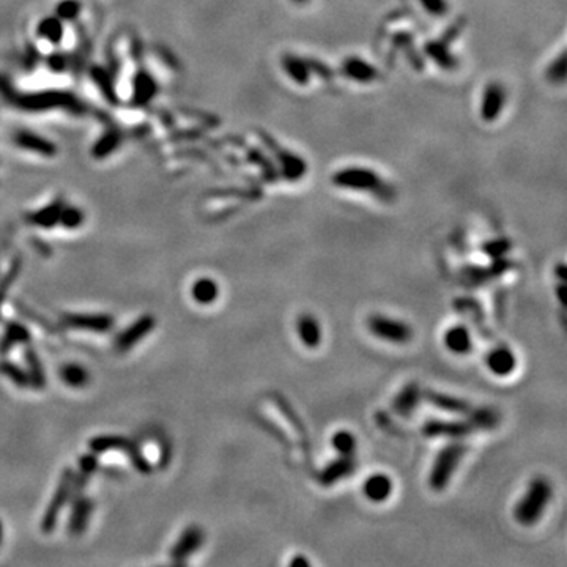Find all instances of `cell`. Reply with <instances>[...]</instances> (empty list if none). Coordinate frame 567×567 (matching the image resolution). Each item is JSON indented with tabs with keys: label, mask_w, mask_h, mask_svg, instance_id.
Wrapping results in <instances>:
<instances>
[{
	"label": "cell",
	"mask_w": 567,
	"mask_h": 567,
	"mask_svg": "<svg viewBox=\"0 0 567 567\" xmlns=\"http://www.w3.org/2000/svg\"><path fill=\"white\" fill-rule=\"evenodd\" d=\"M332 183L339 188L350 189V191L369 192L384 202L394 199V189L384 181L380 175L368 167H345L339 169L332 175Z\"/></svg>",
	"instance_id": "1"
},
{
	"label": "cell",
	"mask_w": 567,
	"mask_h": 567,
	"mask_svg": "<svg viewBox=\"0 0 567 567\" xmlns=\"http://www.w3.org/2000/svg\"><path fill=\"white\" fill-rule=\"evenodd\" d=\"M553 496V487L547 477L538 476L528 484L525 495L514 507V519L523 526L536 525L548 507Z\"/></svg>",
	"instance_id": "2"
},
{
	"label": "cell",
	"mask_w": 567,
	"mask_h": 567,
	"mask_svg": "<svg viewBox=\"0 0 567 567\" xmlns=\"http://www.w3.org/2000/svg\"><path fill=\"white\" fill-rule=\"evenodd\" d=\"M465 454L466 446L463 443H458V441L446 444L443 449H440L430 470V475H428V485H430L432 490L441 491L447 487Z\"/></svg>",
	"instance_id": "3"
},
{
	"label": "cell",
	"mask_w": 567,
	"mask_h": 567,
	"mask_svg": "<svg viewBox=\"0 0 567 567\" xmlns=\"http://www.w3.org/2000/svg\"><path fill=\"white\" fill-rule=\"evenodd\" d=\"M88 447H90V451L93 454H101L107 451H123L126 456H128L131 465L134 466L139 472L148 475V472H151V470H153L134 441L131 438L122 437V435H99V437H94L90 440Z\"/></svg>",
	"instance_id": "4"
},
{
	"label": "cell",
	"mask_w": 567,
	"mask_h": 567,
	"mask_svg": "<svg viewBox=\"0 0 567 567\" xmlns=\"http://www.w3.org/2000/svg\"><path fill=\"white\" fill-rule=\"evenodd\" d=\"M368 328L377 339H382L389 344L403 345L413 339V328L407 321L388 317V315L383 314L370 315L368 320Z\"/></svg>",
	"instance_id": "5"
},
{
	"label": "cell",
	"mask_w": 567,
	"mask_h": 567,
	"mask_svg": "<svg viewBox=\"0 0 567 567\" xmlns=\"http://www.w3.org/2000/svg\"><path fill=\"white\" fill-rule=\"evenodd\" d=\"M73 475H74V471L71 468H65L62 471L59 485H57V489L54 491L52 498H50L46 510H44V515L41 520V529L44 534H50L54 531L57 522H59L62 509L65 507L66 503L69 501V495H71Z\"/></svg>",
	"instance_id": "6"
},
{
	"label": "cell",
	"mask_w": 567,
	"mask_h": 567,
	"mask_svg": "<svg viewBox=\"0 0 567 567\" xmlns=\"http://www.w3.org/2000/svg\"><path fill=\"white\" fill-rule=\"evenodd\" d=\"M62 325L68 330L90 331V332H109L115 320L109 314H73L66 312L60 317Z\"/></svg>",
	"instance_id": "7"
},
{
	"label": "cell",
	"mask_w": 567,
	"mask_h": 567,
	"mask_svg": "<svg viewBox=\"0 0 567 567\" xmlns=\"http://www.w3.org/2000/svg\"><path fill=\"white\" fill-rule=\"evenodd\" d=\"M477 432L476 426L468 418L466 421H443V419H432L428 421L422 427V433L426 437H446V438H462L466 435H471Z\"/></svg>",
	"instance_id": "8"
},
{
	"label": "cell",
	"mask_w": 567,
	"mask_h": 567,
	"mask_svg": "<svg viewBox=\"0 0 567 567\" xmlns=\"http://www.w3.org/2000/svg\"><path fill=\"white\" fill-rule=\"evenodd\" d=\"M263 142H267L270 145V148L274 150L277 162H279L282 178H286L288 181H296L306 174L307 164L304 160H302V158H300L298 155L290 153V151L286 148H282L281 145L276 144L271 137L263 136Z\"/></svg>",
	"instance_id": "9"
},
{
	"label": "cell",
	"mask_w": 567,
	"mask_h": 567,
	"mask_svg": "<svg viewBox=\"0 0 567 567\" xmlns=\"http://www.w3.org/2000/svg\"><path fill=\"white\" fill-rule=\"evenodd\" d=\"M205 540V533L204 529L197 525L188 526L185 531L181 533L180 539L176 540V544L170 550V561L174 564H183L185 561L191 556L192 553H195L202 547Z\"/></svg>",
	"instance_id": "10"
},
{
	"label": "cell",
	"mask_w": 567,
	"mask_h": 567,
	"mask_svg": "<svg viewBox=\"0 0 567 567\" xmlns=\"http://www.w3.org/2000/svg\"><path fill=\"white\" fill-rule=\"evenodd\" d=\"M156 326V318L153 315L145 314L141 318L136 320L128 330L122 331L115 339V350L118 353H126L131 350L136 344L141 342V340L155 330Z\"/></svg>",
	"instance_id": "11"
},
{
	"label": "cell",
	"mask_w": 567,
	"mask_h": 567,
	"mask_svg": "<svg viewBox=\"0 0 567 567\" xmlns=\"http://www.w3.org/2000/svg\"><path fill=\"white\" fill-rule=\"evenodd\" d=\"M506 106V90L500 82H489L485 87L481 103V118L485 123H491L500 118Z\"/></svg>",
	"instance_id": "12"
},
{
	"label": "cell",
	"mask_w": 567,
	"mask_h": 567,
	"mask_svg": "<svg viewBox=\"0 0 567 567\" xmlns=\"http://www.w3.org/2000/svg\"><path fill=\"white\" fill-rule=\"evenodd\" d=\"M340 73L345 79L358 82V84H372L380 79V71L375 66H372L368 60L359 59V57H349L342 63Z\"/></svg>",
	"instance_id": "13"
},
{
	"label": "cell",
	"mask_w": 567,
	"mask_h": 567,
	"mask_svg": "<svg viewBox=\"0 0 567 567\" xmlns=\"http://www.w3.org/2000/svg\"><path fill=\"white\" fill-rule=\"evenodd\" d=\"M487 368L496 377H507L517 368L515 353L507 345H498L487 355Z\"/></svg>",
	"instance_id": "14"
},
{
	"label": "cell",
	"mask_w": 567,
	"mask_h": 567,
	"mask_svg": "<svg viewBox=\"0 0 567 567\" xmlns=\"http://www.w3.org/2000/svg\"><path fill=\"white\" fill-rule=\"evenodd\" d=\"M393 479L384 472H374L363 484V493L372 503H383L393 495Z\"/></svg>",
	"instance_id": "15"
},
{
	"label": "cell",
	"mask_w": 567,
	"mask_h": 567,
	"mask_svg": "<svg viewBox=\"0 0 567 567\" xmlns=\"http://www.w3.org/2000/svg\"><path fill=\"white\" fill-rule=\"evenodd\" d=\"M296 334L301 340V344L307 349H317L323 340V330L318 318L312 314H302L296 321Z\"/></svg>",
	"instance_id": "16"
},
{
	"label": "cell",
	"mask_w": 567,
	"mask_h": 567,
	"mask_svg": "<svg viewBox=\"0 0 567 567\" xmlns=\"http://www.w3.org/2000/svg\"><path fill=\"white\" fill-rule=\"evenodd\" d=\"M71 506L73 507L71 514H69L68 531L71 536H80L85 531L88 520H90L93 510V500L88 496L80 495L79 498H76L74 501H71Z\"/></svg>",
	"instance_id": "17"
},
{
	"label": "cell",
	"mask_w": 567,
	"mask_h": 567,
	"mask_svg": "<svg viewBox=\"0 0 567 567\" xmlns=\"http://www.w3.org/2000/svg\"><path fill=\"white\" fill-rule=\"evenodd\" d=\"M356 468L355 456H339V458L328 463L320 472V482L323 485H332L342 479L349 477Z\"/></svg>",
	"instance_id": "18"
},
{
	"label": "cell",
	"mask_w": 567,
	"mask_h": 567,
	"mask_svg": "<svg viewBox=\"0 0 567 567\" xmlns=\"http://www.w3.org/2000/svg\"><path fill=\"white\" fill-rule=\"evenodd\" d=\"M30 339V331L22 323H19L16 320L5 321L4 336L0 339V353L6 355L18 345H29Z\"/></svg>",
	"instance_id": "19"
},
{
	"label": "cell",
	"mask_w": 567,
	"mask_h": 567,
	"mask_svg": "<svg viewBox=\"0 0 567 567\" xmlns=\"http://www.w3.org/2000/svg\"><path fill=\"white\" fill-rule=\"evenodd\" d=\"M424 397L428 400L430 405L441 410V412H444V413L468 414L472 410L471 405H470V402H466L463 399H458V397H454V396H449V394L435 393V391H426Z\"/></svg>",
	"instance_id": "20"
},
{
	"label": "cell",
	"mask_w": 567,
	"mask_h": 567,
	"mask_svg": "<svg viewBox=\"0 0 567 567\" xmlns=\"http://www.w3.org/2000/svg\"><path fill=\"white\" fill-rule=\"evenodd\" d=\"M444 345L454 355L463 356L468 355L472 350V337L471 332L463 325H456L449 328L444 334Z\"/></svg>",
	"instance_id": "21"
},
{
	"label": "cell",
	"mask_w": 567,
	"mask_h": 567,
	"mask_svg": "<svg viewBox=\"0 0 567 567\" xmlns=\"http://www.w3.org/2000/svg\"><path fill=\"white\" fill-rule=\"evenodd\" d=\"M421 397H422V393H421L418 384L416 383L407 384V386L396 396V399L393 402L394 412L399 416H402V418H408V416H412L414 410L418 408Z\"/></svg>",
	"instance_id": "22"
},
{
	"label": "cell",
	"mask_w": 567,
	"mask_h": 567,
	"mask_svg": "<svg viewBox=\"0 0 567 567\" xmlns=\"http://www.w3.org/2000/svg\"><path fill=\"white\" fill-rule=\"evenodd\" d=\"M282 68L295 84L298 85L309 84V79H311V65H309V62L306 59H302L300 55L286 54L282 57Z\"/></svg>",
	"instance_id": "23"
},
{
	"label": "cell",
	"mask_w": 567,
	"mask_h": 567,
	"mask_svg": "<svg viewBox=\"0 0 567 567\" xmlns=\"http://www.w3.org/2000/svg\"><path fill=\"white\" fill-rule=\"evenodd\" d=\"M24 359L25 364H27V374L30 378V386H34L35 389H43L46 386V374H44L43 363L35 349H31L30 345H25L24 350Z\"/></svg>",
	"instance_id": "24"
},
{
	"label": "cell",
	"mask_w": 567,
	"mask_h": 567,
	"mask_svg": "<svg viewBox=\"0 0 567 567\" xmlns=\"http://www.w3.org/2000/svg\"><path fill=\"white\" fill-rule=\"evenodd\" d=\"M468 414V418L472 421V424L476 426L477 430H493L501 421L500 412L493 407H481L471 410Z\"/></svg>",
	"instance_id": "25"
},
{
	"label": "cell",
	"mask_w": 567,
	"mask_h": 567,
	"mask_svg": "<svg viewBox=\"0 0 567 567\" xmlns=\"http://www.w3.org/2000/svg\"><path fill=\"white\" fill-rule=\"evenodd\" d=\"M219 296V286L216 281L210 279V277H202V279L195 281L192 286V298L199 302V304H213Z\"/></svg>",
	"instance_id": "26"
},
{
	"label": "cell",
	"mask_w": 567,
	"mask_h": 567,
	"mask_svg": "<svg viewBox=\"0 0 567 567\" xmlns=\"http://www.w3.org/2000/svg\"><path fill=\"white\" fill-rule=\"evenodd\" d=\"M60 377H62V380L68 384V386L80 388V386H84V384H87L88 377L90 375H88V372L79 364H66L62 368Z\"/></svg>",
	"instance_id": "27"
},
{
	"label": "cell",
	"mask_w": 567,
	"mask_h": 567,
	"mask_svg": "<svg viewBox=\"0 0 567 567\" xmlns=\"http://www.w3.org/2000/svg\"><path fill=\"white\" fill-rule=\"evenodd\" d=\"M0 374L5 375L13 384H16V386H19V388L30 386L29 374L16 363H13V361L0 363Z\"/></svg>",
	"instance_id": "28"
},
{
	"label": "cell",
	"mask_w": 567,
	"mask_h": 567,
	"mask_svg": "<svg viewBox=\"0 0 567 567\" xmlns=\"http://www.w3.org/2000/svg\"><path fill=\"white\" fill-rule=\"evenodd\" d=\"M332 447L339 452V456H355L356 437L349 430H339L332 435Z\"/></svg>",
	"instance_id": "29"
},
{
	"label": "cell",
	"mask_w": 567,
	"mask_h": 567,
	"mask_svg": "<svg viewBox=\"0 0 567 567\" xmlns=\"http://www.w3.org/2000/svg\"><path fill=\"white\" fill-rule=\"evenodd\" d=\"M15 307H16V311L22 315L24 318H27L29 321H31V323H35V325H38L40 328H43L44 331H48V332H50V334H57L59 332L60 330L59 328H57L54 323H50L49 320H46L44 317H41L40 314H36L34 309H30L29 306H25L24 302H21L19 300H15Z\"/></svg>",
	"instance_id": "30"
},
{
	"label": "cell",
	"mask_w": 567,
	"mask_h": 567,
	"mask_svg": "<svg viewBox=\"0 0 567 567\" xmlns=\"http://www.w3.org/2000/svg\"><path fill=\"white\" fill-rule=\"evenodd\" d=\"M19 271H21V258H16V260L11 263L10 270L6 271V274L0 279V311H2L4 302L6 300V296H8V290L11 288L13 284H15ZM0 317H2V315H0Z\"/></svg>",
	"instance_id": "31"
},
{
	"label": "cell",
	"mask_w": 567,
	"mask_h": 567,
	"mask_svg": "<svg viewBox=\"0 0 567 567\" xmlns=\"http://www.w3.org/2000/svg\"><path fill=\"white\" fill-rule=\"evenodd\" d=\"M547 78L553 84H563L566 80V50L559 54L558 60H554L547 69Z\"/></svg>",
	"instance_id": "32"
},
{
	"label": "cell",
	"mask_w": 567,
	"mask_h": 567,
	"mask_svg": "<svg viewBox=\"0 0 567 567\" xmlns=\"http://www.w3.org/2000/svg\"><path fill=\"white\" fill-rule=\"evenodd\" d=\"M482 249H484V254H487L493 258H500L510 249V243L507 241V239H493V241L485 243Z\"/></svg>",
	"instance_id": "33"
},
{
	"label": "cell",
	"mask_w": 567,
	"mask_h": 567,
	"mask_svg": "<svg viewBox=\"0 0 567 567\" xmlns=\"http://www.w3.org/2000/svg\"><path fill=\"white\" fill-rule=\"evenodd\" d=\"M422 8H424L428 15L441 18L444 16L447 10H449V4L447 0H419Z\"/></svg>",
	"instance_id": "34"
},
{
	"label": "cell",
	"mask_w": 567,
	"mask_h": 567,
	"mask_svg": "<svg viewBox=\"0 0 567 567\" xmlns=\"http://www.w3.org/2000/svg\"><path fill=\"white\" fill-rule=\"evenodd\" d=\"M98 468V458L94 454H85V456H82L79 458V471L85 472V475L92 476L94 471Z\"/></svg>",
	"instance_id": "35"
},
{
	"label": "cell",
	"mask_w": 567,
	"mask_h": 567,
	"mask_svg": "<svg viewBox=\"0 0 567 567\" xmlns=\"http://www.w3.org/2000/svg\"><path fill=\"white\" fill-rule=\"evenodd\" d=\"M311 563L304 556H296L290 561V566H309Z\"/></svg>",
	"instance_id": "36"
},
{
	"label": "cell",
	"mask_w": 567,
	"mask_h": 567,
	"mask_svg": "<svg viewBox=\"0 0 567 567\" xmlns=\"http://www.w3.org/2000/svg\"><path fill=\"white\" fill-rule=\"evenodd\" d=\"M564 292H566V287H564V282H561V286L558 287V300L563 306H566V298H564Z\"/></svg>",
	"instance_id": "37"
},
{
	"label": "cell",
	"mask_w": 567,
	"mask_h": 567,
	"mask_svg": "<svg viewBox=\"0 0 567 567\" xmlns=\"http://www.w3.org/2000/svg\"><path fill=\"white\" fill-rule=\"evenodd\" d=\"M556 273H558V279H559L561 282H564V281H566V267H564L563 263L558 265Z\"/></svg>",
	"instance_id": "38"
},
{
	"label": "cell",
	"mask_w": 567,
	"mask_h": 567,
	"mask_svg": "<svg viewBox=\"0 0 567 567\" xmlns=\"http://www.w3.org/2000/svg\"><path fill=\"white\" fill-rule=\"evenodd\" d=\"M2 539H4V523L0 520V542H2Z\"/></svg>",
	"instance_id": "39"
},
{
	"label": "cell",
	"mask_w": 567,
	"mask_h": 567,
	"mask_svg": "<svg viewBox=\"0 0 567 567\" xmlns=\"http://www.w3.org/2000/svg\"><path fill=\"white\" fill-rule=\"evenodd\" d=\"M293 2H296V4H304V2H307V0H293Z\"/></svg>",
	"instance_id": "40"
}]
</instances>
